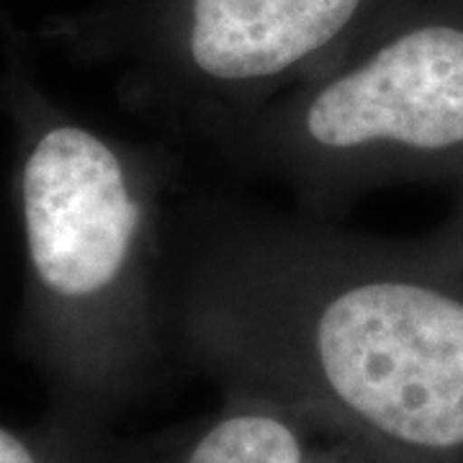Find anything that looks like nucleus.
Returning a JSON list of instances; mask_svg holds the SVG:
<instances>
[{"label": "nucleus", "mask_w": 463, "mask_h": 463, "mask_svg": "<svg viewBox=\"0 0 463 463\" xmlns=\"http://www.w3.org/2000/svg\"><path fill=\"white\" fill-rule=\"evenodd\" d=\"M99 443H80L39 422L26 430L0 425V463H99Z\"/></svg>", "instance_id": "423d86ee"}, {"label": "nucleus", "mask_w": 463, "mask_h": 463, "mask_svg": "<svg viewBox=\"0 0 463 463\" xmlns=\"http://www.w3.org/2000/svg\"><path fill=\"white\" fill-rule=\"evenodd\" d=\"M448 227H450V232L458 237V242L463 245V181H461V196H458V206H456V212H453V216L446 222Z\"/></svg>", "instance_id": "0eeeda50"}, {"label": "nucleus", "mask_w": 463, "mask_h": 463, "mask_svg": "<svg viewBox=\"0 0 463 463\" xmlns=\"http://www.w3.org/2000/svg\"><path fill=\"white\" fill-rule=\"evenodd\" d=\"M0 111L24 234L16 350L47 392L44 425L99 443L170 358L163 330V152L100 132L36 78L3 24Z\"/></svg>", "instance_id": "f03ea898"}, {"label": "nucleus", "mask_w": 463, "mask_h": 463, "mask_svg": "<svg viewBox=\"0 0 463 463\" xmlns=\"http://www.w3.org/2000/svg\"><path fill=\"white\" fill-rule=\"evenodd\" d=\"M332 219L386 185L463 181V0H394L312 80L219 139Z\"/></svg>", "instance_id": "7ed1b4c3"}, {"label": "nucleus", "mask_w": 463, "mask_h": 463, "mask_svg": "<svg viewBox=\"0 0 463 463\" xmlns=\"http://www.w3.org/2000/svg\"><path fill=\"white\" fill-rule=\"evenodd\" d=\"M394 0H96L42 26L139 116L216 142L337 62Z\"/></svg>", "instance_id": "20e7f679"}, {"label": "nucleus", "mask_w": 463, "mask_h": 463, "mask_svg": "<svg viewBox=\"0 0 463 463\" xmlns=\"http://www.w3.org/2000/svg\"><path fill=\"white\" fill-rule=\"evenodd\" d=\"M99 463H420L291 407L222 394L214 412L145 443L106 438Z\"/></svg>", "instance_id": "39448f33"}, {"label": "nucleus", "mask_w": 463, "mask_h": 463, "mask_svg": "<svg viewBox=\"0 0 463 463\" xmlns=\"http://www.w3.org/2000/svg\"><path fill=\"white\" fill-rule=\"evenodd\" d=\"M167 353L420 463H463V245L194 199L167 214Z\"/></svg>", "instance_id": "f257e3e1"}]
</instances>
